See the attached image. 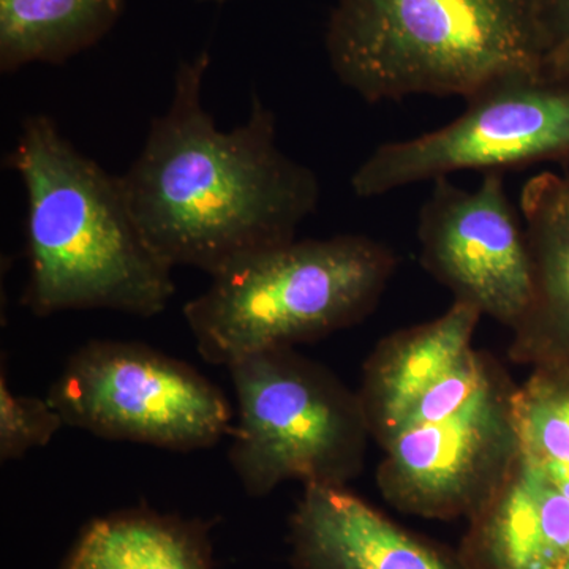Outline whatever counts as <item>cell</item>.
<instances>
[{"label":"cell","mask_w":569,"mask_h":569,"mask_svg":"<svg viewBox=\"0 0 569 569\" xmlns=\"http://www.w3.org/2000/svg\"><path fill=\"white\" fill-rule=\"evenodd\" d=\"M211 56L179 63L173 96L121 176L138 227L171 268L209 276L293 241L320 203V182L277 142L271 108L254 97L244 122L217 127L203 104Z\"/></svg>","instance_id":"6da1fadb"},{"label":"cell","mask_w":569,"mask_h":569,"mask_svg":"<svg viewBox=\"0 0 569 569\" xmlns=\"http://www.w3.org/2000/svg\"><path fill=\"white\" fill-rule=\"evenodd\" d=\"M7 163L28 203L29 277L22 305L37 317L67 310L160 316L173 268L142 236L121 176L104 171L50 116H29Z\"/></svg>","instance_id":"7a4b0ae2"},{"label":"cell","mask_w":569,"mask_h":569,"mask_svg":"<svg viewBox=\"0 0 569 569\" xmlns=\"http://www.w3.org/2000/svg\"><path fill=\"white\" fill-rule=\"evenodd\" d=\"M326 52L337 80L369 103L467 99L546 62L538 0H339Z\"/></svg>","instance_id":"3957f363"},{"label":"cell","mask_w":569,"mask_h":569,"mask_svg":"<svg viewBox=\"0 0 569 569\" xmlns=\"http://www.w3.org/2000/svg\"><path fill=\"white\" fill-rule=\"evenodd\" d=\"M396 266L392 250L367 236L295 238L212 276L182 313L201 358L228 369L246 356L359 323L376 309Z\"/></svg>","instance_id":"277c9868"},{"label":"cell","mask_w":569,"mask_h":569,"mask_svg":"<svg viewBox=\"0 0 569 569\" xmlns=\"http://www.w3.org/2000/svg\"><path fill=\"white\" fill-rule=\"evenodd\" d=\"M238 400L228 460L247 496L282 482L347 486L365 468L370 430L358 392L295 348L228 367Z\"/></svg>","instance_id":"5b68a950"},{"label":"cell","mask_w":569,"mask_h":569,"mask_svg":"<svg viewBox=\"0 0 569 569\" xmlns=\"http://www.w3.org/2000/svg\"><path fill=\"white\" fill-rule=\"evenodd\" d=\"M466 102L459 118L433 132L378 146L351 176L356 197L369 200L458 171L569 168L568 73L548 62L509 71Z\"/></svg>","instance_id":"8992f818"},{"label":"cell","mask_w":569,"mask_h":569,"mask_svg":"<svg viewBox=\"0 0 569 569\" xmlns=\"http://www.w3.org/2000/svg\"><path fill=\"white\" fill-rule=\"evenodd\" d=\"M63 425L170 451L230 436V402L192 366L126 340H92L70 356L47 396Z\"/></svg>","instance_id":"52a82bcc"},{"label":"cell","mask_w":569,"mask_h":569,"mask_svg":"<svg viewBox=\"0 0 569 569\" xmlns=\"http://www.w3.org/2000/svg\"><path fill=\"white\" fill-rule=\"evenodd\" d=\"M516 388L496 369L470 402L388 441L377 485L389 503L422 518L477 516L520 458Z\"/></svg>","instance_id":"ba28073f"},{"label":"cell","mask_w":569,"mask_h":569,"mask_svg":"<svg viewBox=\"0 0 569 569\" xmlns=\"http://www.w3.org/2000/svg\"><path fill=\"white\" fill-rule=\"evenodd\" d=\"M421 263L455 301L515 329L533 301L535 277L522 216L503 173H486L467 190L440 178L418 223Z\"/></svg>","instance_id":"9c48e42d"},{"label":"cell","mask_w":569,"mask_h":569,"mask_svg":"<svg viewBox=\"0 0 569 569\" xmlns=\"http://www.w3.org/2000/svg\"><path fill=\"white\" fill-rule=\"evenodd\" d=\"M291 542L299 569H460L346 486H305Z\"/></svg>","instance_id":"30bf717a"},{"label":"cell","mask_w":569,"mask_h":569,"mask_svg":"<svg viewBox=\"0 0 569 569\" xmlns=\"http://www.w3.org/2000/svg\"><path fill=\"white\" fill-rule=\"evenodd\" d=\"M520 213L533 260L529 312L512 329L509 358L530 367L569 366V168L523 186Z\"/></svg>","instance_id":"8fae6325"},{"label":"cell","mask_w":569,"mask_h":569,"mask_svg":"<svg viewBox=\"0 0 569 569\" xmlns=\"http://www.w3.org/2000/svg\"><path fill=\"white\" fill-rule=\"evenodd\" d=\"M481 313L455 301L443 316L381 340L369 356L358 392L370 437L385 447L427 389L473 350Z\"/></svg>","instance_id":"7c38bea8"},{"label":"cell","mask_w":569,"mask_h":569,"mask_svg":"<svg viewBox=\"0 0 569 569\" xmlns=\"http://www.w3.org/2000/svg\"><path fill=\"white\" fill-rule=\"evenodd\" d=\"M475 518L473 546L482 569H563L569 500L522 455Z\"/></svg>","instance_id":"4fadbf2b"},{"label":"cell","mask_w":569,"mask_h":569,"mask_svg":"<svg viewBox=\"0 0 569 569\" xmlns=\"http://www.w3.org/2000/svg\"><path fill=\"white\" fill-rule=\"evenodd\" d=\"M126 0H0V71L59 66L114 28Z\"/></svg>","instance_id":"5bb4252c"},{"label":"cell","mask_w":569,"mask_h":569,"mask_svg":"<svg viewBox=\"0 0 569 569\" xmlns=\"http://www.w3.org/2000/svg\"><path fill=\"white\" fill-rule=\"evenodd\" d=\"M62 569H211L201 523L151 511L93 520Z\"/></svg>","instance_id":"9a60e30c"},{"label":"cell","mask_w":569,"mask_h":569,"mask_svg":"<svg viewBox=\"0 0 569 569\" xmlns=\"http://www.w3.org/2000/svg\"><path fill=\"white\" fill-rule=\"evenodd\" d=\"M520 455L569 463V366L531 367L515 392Z\"/></svg>","instance_id":"2e32d148"},{"label":"cell","mask_w":569,"mask_h":569,"mask_svg":"<svg viewBox=\"0 0 569 569\" xmlns=\"http://www.w3.org/2000/svg\"><path fill=\"white\" fill-rule=\"evenodd\" d=\"M61 415L47 397L17 396L10 389L6 369L0 376V459L10 462L29 451L47 447L61 430Z\"/></svg>","instance_id":"e0dca14e"},{"label":"cell","mask_w":569,"mask_h":569,"mask_svg":"<svg viewBox=\"0 0 569 569\" xmlns=\"http://www.w3.org/2000/svg\"><path fill=\"white\" fill-rule=\"evenodd\" d=\"M546 62L569 74V0H538Z\"/></svg>","instance_id":"ac0fdd59"},{"label":"cell","mask_w":569,"mask_h":569,"mask_svg":"<svg viewBox=\"0 0 569 569\" xmlns=\"http://www.w3.org/2000/svg\"><path fill=\"white\" fill-rule=\"evenodd\" d=\"M522 458L530 460L535 467L539 468L546 475V478L569 500V463L552 459H531L527 456H522Z\"/></svg>","instance_id":"d6986e66"},{"label":"cell","mask_w":569,"mask_h":569,"mask_svg":"<svg viewBox=\"0 0 569 569\" xmlns=\"http://www.w3.org/2000/svg\"><path fill=\"white\" fill-rule=\"evenodd\" d=\"M204 2H227V0H204Z\"/></svg>","instance_id":"ffe728a7"},{"label":"cell","mask_w":569,"mask_h":569,"mask_svg":"<svg viewBox=\"0 0 569 569\" xmlns=\"http://www.w3.org/2000/svg\"><path fill=\"white\" fill-rule=\"evenodd\" d=\"M563 569H569V556H568L567 561H565V567H563Z\"/></svg>","instance_id":"44dd1931"}]
</instances>
